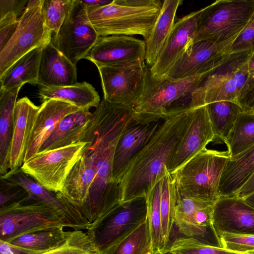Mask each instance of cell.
I'll return each mask as SVG.
<instances>
[{
  "label": "cell",
  "instance_id": "cell-35",
  "mask_svg": "<svg viewBox=\"0 0 254 254\" xmlns=\"http://www.w3.org/2000/svg\"><path fill=\"white\" fill-rule=\"evenodd\" d=\"M176 203L177 191L174 181L166 168L161 180L160 208L163 240L167 250H169L171 244L170 235L174 224Z\"/></svg>",
  "mask_w": 254,
  "mask_h": 254
},
{
  "label": "cell",
  "instance_id": "cell-51",
  "mask_svg": "<svg viewBox=\"0 0 254 254\" xmlns=\"http://www.w3.org/2000/svg\"><path fill=\"white\" fill-rule=\"evenodd\" d=\"M248 64L250 74L254 73V52L252 53Z\"/></svg>",
  "mask_w": 254,
  "mask_h": 254
},
{
  "label": "cell",
  "instance_id": "cell-3",
  "mask_svg": "<svg viewBox=\"0 0 254 254\" xmlns=\"http://www.w3.org/2000/svg\"><path fill=\"white\" fill-rule=\"evenodd\" d=\"M208 73L176 80L157 79L151 75L148 66L142 94L132 107L134 121L149 124L190 108L191 93Z\"/></svg>",
  "mask_w": 254,
  "mask_h": 254
},
{
  "label": "cell",
  "instance_id": "cell-36",
  "mask_svg": "<svg viewBox=\"0 0 254 254\" xmlns=\"http://www.w3.org/2000/svg\"><path fill=\"white\" fill-rule=\"evenodd\" d=\"M225 144L230 157L254 145V113L244 111L239 115Z\"/></svg>",
  "mask_w": 254,
  "mask_h": 254
},
{
  "label": "cell",
  "instance_id": "cell-17",
  "mask_svg": "<svg viewBox=\"0 0 254 254\" xmlns=\"http://www.w3.org/2000/svg\"><path fill=\"white\" fill-rule=\"evenodd\" d=\"M212 224L218 237L224 233L254 235V208L237 196L219 197L213 205Z\"/></svg>",
  "mask_w": 254,
  "mask_h": 254
},
{
  "label": "cell",
  "instance_id": "cell-48",
  "mask_svg": "<svg viewBox=\"0 0 254 254\" xmlns=\"http://www.w3.org/2000/svg\"><path fill=\"white\" fill-rule=\"evenodd\" d=\"M18 21L14 23L0 26V51L7 44L15 33Z\"/></svg>",
  "mask_w": 254,
  "mask_h": 254
},
{
  "label": "cell",
  "instance_id": "cell-25",
  "mask_svg": "<svg viewBox=\"0 0 254 254\" xmlns=\"http://www.w3.org/2000/svg\"><path fill=\"white\" fill-rule=\"evenodd\" d=\"M94 178L92 159L82 150L59 193L80 210L86 200Z\"/></svg>",
  "mask_w": 254,
  "mask_h": 254
},
{
  "label": "cell",
  "instance_id": "cell-39",
  "mask_svg": "<svg viewBox=\"0 0 254 254\" xmlns=\"http://www.w3.org/2000/svg\"><path fill=\"white\" fill-rule=\"evenodd\" d=\"M169 251L172 254H254L233 252L223 248L205 244L193 237H180L171 243Z\"/></svg>",
  "mask_w": 254,
  "mask_h": 254
},
{
  "label": "cell",
  "instance_id": "cell-24",
  "mask_svg": "<svg viewBox=\"0 0 254 254\" xmlns=\"http://www.w3.org/2000/svg\"><path fill=\"white\" fill-rule=\"evenodd\" d=\"M254 174V145L227 161L220 179V197L236 196Z\"/></svg>",
  "mask_w": 254,
  "mask_h": 254
},
{
  "label": "cell",
  "instance_id": "cell-12",
  "mask_svg": "<svg viewBox=\"0 0 254 254\" xmlns=\"http://www.w3.org/2000/svg\"><path fill=\"white\" fill-rule=\"evenodd\" d=\"M97 67L101 78L103 99L111 103L132 107L144 89L148 67L145 62Z\"/></svg>",
  "mask_w": 254,
  "mask_h": 254
},
{
  "label": "cell",
  "instance_id": "cell-2",
  "mask_svg": "<svg viewBox=\"0 0 254 254\" xmlns=\"http://www.w3.org/2000/svg\"><path fill=\"white\" fill-rule=\"evenodd\" d=\"M192 110L188 108L164 120L132 160L119 182L122 203L141 197L146 199L162 179L189 125Z\"/></svg>",
  "mask_w": 254,
  "mask_h": 254
},
{
  "label": "cell",
  "instance_id": "cell-53",
  "mask_svg": "<svg viewBox=\"0 0 254 254\" xmlns=\"http://www.w3.org/2000/svg\"><path fill=\"white\" fill-rule=\"evenodd\" d=\"M171 254V253H170V252L169 251L167 252L166 253H164V254H160V253H156V254H155V253H150V254Z\"/></svg>",
  "mask_w": 254,
  "mask_h": 254
},
{
  "label": "cell",
  "instance_id": "cell-28",
  "mask_svg": "<svg viewBox=\"0 0 254 254\" xmlns=\"http://www.w3.org/2000/svg\"><path fill=\"white\" fill-rule=\"evenodd\" d=\"M22 86L8 90L0 89V173L8 171V156L12 131L14 111Z\"/></svg>",
  "mask_w": 254,
  "mask_h": 254
},
{
  "label": "cell",
  "instance_id": "cell-47",
  "mask_svg": "<svg viewBox=\"0 0 254 254\" xmlns=\"http://www.w3.org/2000/svg\"><path fill=\"white\" fill-rule=\"evenodd\" d=\"M43 253L44 252L23 248L0 240V254H41Z\"/></svg>",
  "mask_w": 254,
  "mask_h": 254
},
{
  "label": "cell",
  "instance_id": "cell-31",
  "mask_svg": "<svg viewBox=\"0 0 254 254\" xmlns=\"http://www.w3.org/2000/svg\"><path fill=\"white\" fill-rule=\"evenodd\" d=\"M64 227L57 226L34 231L19 235L8 242L23 248L46 252L62 246L69 238L72 231H64Z\"/></svg>",
  "mask_w": 254,
  "mask_h": 254
},
{
  "label": "cell",
  "instance_id": "cell-38",
  "mask_svg": "<svg viewBox=\"0 0 254 254\" xmlns=\"http://www.w3.org/2000/svg\"><path fill=\"white\" fill-rule=\"evenodd\" d=\"M215 202L192 197H180L177 195L174 223L179 232L188 237L194 238L193 218L200 209Z\"/></svg>",
  "mask_w": 254,
  "mask_h": 254
},
{
  "label": "cell",
  "instance_id": "cell-10",
  "mask_svg": "<svg viewBox=\"0 0 254 254\" xmlns=\"http://www.w3.org/2000/svg\"><path fill=\"white\" fill-rule=\"evenodd\" d=\"M145 198L122 203L86 232L99 254L128 235L147 218Z\"/></svg>",
  "mask_w": 254,
  "mask_h": 254
},
{
  "label": "cell",
  "instance_id": "cell-23",
  "mask_svg": "<svg viewBox=\"0 0 254 254\" xmlns=\"http://www.w3.org/2000/svg\"><path fill=\"white\" fill-rule=\"evenodd\" d=\"M93 117L88 109L66 116L43 144L39 152L63 148L82 142V138Z\"/></svg>",
  "mask_w": 254,
  "mask_h": 254
},
{
  "label": "cell",
  "instance_id": "cell-19",
  "mask_svg": "<svg viewBox=\"0 0 254 254\" xmlns=\"http://www.w3.org/2000/svg\"><path fill=\"white\" fill-rule=\"evenodd\" d=\"M162 123L159 121L140 124L134 121L122 133L116 144L113 164V177L119 184L129 164L149 141Z\"/></svg>",
  "mask_w": 254,
  "mask_h": 254
},
{
  "label": "cell",
  "instance_id": "cell-41",
  "mask_svg": "<svg viewBox=\"0 0 254 254\" xmlns=\"http://www.w3.org/2000/svg\"><path fill=\"white\" fill-rule=\"evenodd\" d=\"M41 254H100L86 233L74 230L62 246Z\"/></svg>",
  "mask_w": 254,
  "mask_h": 254
},
{
  "label": "cell",
  "instance_id": "cell-42",
  "mask_svg": "<svg viewBox=\"0 0 254 254\" xmlns=\"http://www.w3.org/2000/svg\"><path fill=\"white\" fill-rule=\"evenodd\" d=\"M222 248L237 253L254 254V235L224 233L219 236Z\"/></svg>",
  "mask_w": 254,
  "mask_h": 254
},
{
  "label": "cell",
  "instance_id": "cell-5",
  "mask_svg": "<svg viewBox=\"0 0 254 254\" xmlns=\"http://www.w3.org/2000/svg\"><path fill=\"white\" fill-rule=\"evenodd\" d=\"M230 158L227 151L205 148L173 173H170L174 181L177 196L215 202L220 197L221 175Z\"/></svg>",
  "mask_w": 254,
  "mask_h": 254
},
{
  "label": "cell",
  "instance_id": "cell-54",
  "mask_svg": "<svg viewBox=\"0 0 254 254\" xmlns=\"http://www.w3.org/2000/svg\"><path fill=\"white\" fill-rule=\"evenodd\" d=\"M251 113H254V111L253 112H251Z\"/></svg>",
  "mask_w": 254,
  "mask_h": 254
},
{
  "label": "cell",
  "instance_id": "cell-22",
  "mask_svg": "<svg viewBox=\"0 0 254 254\" xmlns=\"http://www.w3.org/2000/svg\"><path fill=\"white\" fill-rule=\"evenodd\" d=\"M76 83V65L56 49L52 42L43 47L38 84L49 87L69 86Z\"/></svg>",
  "mask_w": 254,
  "mask_h": 254
},
{
  "label": "cell",
  "instance_id": "cell-40",
  "mask_svg": "<svg viewBox=\"0 0 254 254\" xmlns=\"http://www.w3.org/2000/svg\"><path fill=\"white\" fill-rule=\"evenodd\" d=\"M74 0H43L42 13L47 28L56 34L71 9Z\"/></svg>",
  "mask_w": 254,
  "mask_h": 254
},
{
  "label": "cell",
  "instance_id": "cell-34",
  "mask_svg": "<svg viewBox=\"0 0 254 254\" xmlns=\"http://www.w3.org/2000/svg\"><path fill=\"white\" fill-rule=\"evenodd\" d=\"M252 53L245 51L230 54L220 65L206 75L191 93L190 101L217 83L235 75L248 62Z\"/></svg>",
  "mask_w": 254,
  "mask_h": 254
},
{
  "label": "cell",
  "instance_id": "cell-11",
  "mask_svg": "<svg viewBox=\"0 0 254 254\" xmlns=\"http://www.w3.org/2000/svg\"><path fill=\"white\" fill-rule=\"evenodd\" d=\"M100 36L90 23L86 7L74 0L64 23L51 42L75 65L84 59Z\"/></svg>",
  "mask_w": 254,
  "mask_h": 254
},
{
  "label": "cell",
  "instance_id": "cell-29",
  "mask_svg": "<svg viewBox=\"0 0 254 254\" xmlns=\"http://www.w3.org/2000/svg\"><path fill=\"white\" fill-rule=\"evenodd\" d=\"M248 63L235 75L217 83L191 100L189 107L195 108L223 101L237 103L240 92L250 75Z\"/></svg>",
  "mask_w": 254,
  "mask_h": 254
},
{
  "label": "cell",
  "instance_id": "cell-18",
  "mask_svg": "<svg viewBox=\"0 0 254 254\" xmlns=\"http://www.w3.org/2000/svg\"><path fill=\"white\" fill-rule=\"evenodd\" d=\"M204 8L192 12L175 23L156 62L149 67L153 77L157 79L163 77L174 62L192 44L197 21Z\"/></svg>",
  "mask_w": 254,
  "mask_h": 254
},
{
  "label": "cell",
  "instance_id": "cell-37",
  "mask_svg": "<svg viewBox=\"0 0 254 254\" xmlns=\"http://www.w3.org/2000/svg\"><path fill=\"white\" fill-rule=\"evenodd\" d=\"M161 180L153 187L146 199L147 218L151 238L152 253L155 254H164L169 251L167 250L165 247L162 236L160 208Z\"/></svg>",
  "mask_w": 254,
  "mask_h": 254
},
{
  "label": "cell",
  "instance_id": "cell-13",
  "mask_svg": "<svg viewBox=\"0 0 254 254\" xmlns=\"http://www.w3.org/2000/svg\"><path fill=\"white\" fill-rule=\"evenodd\" d=\"M232 43L216 44L208 40L190 45L163 77L176 80L209 72L232 53Z\"/></svg>",
  "mask_w": 254,
  "mask_h": 254
},
{
  "label": "cell",
  "instance_id": "cell-16",
  "mask_svg": "<svg viewBox=\"0 0 254 254\" xmlns=\"http://www.w3.org/2000/svg\"><path fill=\"white\" fill-rule=\"evenodd\" d=\"M215 139L205 105L193 108L190 122L168 168L171 174Z\"/></svg>",
  "mask_w": 254,
  "mask_h": 254
},
{
  "label": "cell",
  "instance_id": "cell-26",
  "mask_svg": "<svg viewBox=\"0 0 254 254\" xmlns=\"http://www.w3.org/2000/svg\"><path fill=\"white\" fill-rule=\"evenodd\" d=\"M181 0H165L151 35L145 41V63L151 67L156 62L164 48L175 24V18Z\"/></svg>",
  "mask_w": 254,
  "mask_h": 254
},
{
  "label": "cell",
  "instance_id": "cell-14",
  "mask_svg": "<svg viewBox=\"0 0 254 254\" xmlns=\"http://www.w3.org/2000/svg\"><path fill=\"white\" fill-rule=\"evenodd\" d=\"M0 178L21 186L32 199L43 203L52 208L65 224L74 230H87L90 223L79 208L71 203L59 192L49 190L20 168L9 170Z\"/></svg>",
  "mask_w": 254,
  "mask_h": 254
},
{
  "label": "cell",
  "instance_id": "cell-20",
  "mask_svg": "<svg viewBox=\"0 0 254 254\" xmlns=\"http://www.w3.org/2000/svg\"><path fill=\"white\" fill-rule=\"evenodd\" d=\"M79 110L76 106L62 100L50 99L43 102L33 124L24 162L39 153L43 144L63 119Z\"/></svg>",
  "mask_w": 254,
  "mask_h": 254
},
{
  "label": "cell",
  "instance_id": "cell-44",
  "mask_svg": "<svg viewBox=\"0 0 254 254\" xmlns=\"http://www.w3.org/2000/svg\"><path fill=\"white\" fill-rule=\"evenodd\" d=\"M232 53L254 52V12L247 25L233 42Z\"/></svg>",
  "mask_w": 254,
  "mask_h": 254
},
{
  "label": "cell",
  "instance_id": "cell-15",
  "mask_svg": "<svg viewBox=\"0 0 254 254\" xmlns=\"http://www.w3.org/2000/svg\"><path fill=\"white\" fill-rule=\"evenodd\" d=\"M144 41L131 36H100L85 56V59L98 66H120L145 62Z\"/></svg>",
  "mask_w": 254,
  "mask_h": 254
},
{
  "label": "cell",
  "instance_id": "cell-7",
  "mask_svg": "<svg viewBox=\"0 0 254 254\" xmlns=\"http://www.w3.org/2000/svg\"><path fill=\"white\" fill-rule=\"evenodd\" d=\"M42 2L43 0L28 1L18 19L15 33L0 51V78L25 55L51 42L52 32L45 23L41 10Z\"/></svg>",
  "mask_w": 254,
  "mask_h": 254
},
{
  "label": "cell",
  "instance_id": "cell-8",
  "mask_svg": "<svg viewBox=\"0 0 254 254\" xmlns=\"http://www.w3.org/2000/svg\"><path fill=\"white\" fill-rule=\"evenodd\" d=\"M85 144V142H82L39 152L24 162L20 168L49 190L55 193L61 192Z\"/></svg>",
  "mask_w": 254,
  "mask_h": 254
},
{
  "label": "cell",
  "instance_id": "cell-4",
  "mask_svg": "<svg viewBox=\"0 0 254 254\" xmlns=\"http://www.w3.org/2000/svg\"><path fill=\"white\" fill-rule=\"evenodd\" d=\"M159 0H113L112 3L86 8L89 20L99 36L139 35L150 37L160 13Z\"/></svg>",
  "mask_w": 254,
  "mask_h": 254
},
{
  "label": "cell",
  "instance_id": "cell-9",
  "mask_svg": "<svg viewBox=\"0 0 254 254\" xmlns=\"http://www.w3.org/2000/svg\"><path fill=\"white\" fill-rule=\"evenodd\" d=\"M57 226L66 227L52 208L30 197L0 208V240L8 242L22 234Z\"/></svg>",
  "mask_w": 254,
  "mask_h": 254
},
{
  "label": "cell",
  "instance_id": "cell-1",
  "mask_svg": "<svg viewBox=\"0 0 254 254\" xmlns=\"http://www.w3.org/2000/svg\"><path fill=\"white\" fill-rule=\"evenodd\" d=\"M82 138L83 151L92 159L95 178L88 197L80 209L91 226L122 203L119 184L113 177V164L118 140L134 122L132 107L110 103L104 99Z\"/></svg>",
  "mask_w": 254,
  "mask_h": 254
},
{
  "label": "cell",
  "instance_id": "cell-33",
  "mask_svg": "<svg viewBox=\"0 0 254 254\" xmlns=\"http://www.w3.org/2000/svg\"><path fill=\"white\" fill-rule=\"evenodd\" d=\"M152 243L147 218L132 232L104 250L100 254H149Z\"/></svg>",
  "mask_w": 254,
  "mask_h": 254
},
{
  "label": "cell",
  "instance_id": "cell-27",
  "mask_svg": "<svg viewBox=\"0 0 254 254\" xmlns=\"http://www.w3.org/2000/svg\"><path fill=\"white\" fill-rule=\"evenodd\" d=\"M38 94L43 102L57 99L70 103L80 109L96 108L101 102L98 92L85 81L66 86L42 87Z\"/></svg>",
  "mask_w": 254,
  "mask_h": 254
},
{
  "label": "cell",
  "instance_id": "cell-50",
  "mask_svg": "<svg viewBox=\"0 0 254 254\" xmlns=\"http://www.w3.org/2000/svg\"><path fill=\"white\" fill-rule=\"evenodd\" d=\"M80 2L86 8H96L101 7L112 3L113 0H80Z\"/></svg>",
  "mask_w": 254,
  "mask_h": 254
},
{
  "label": "cell",
  "instance_id": "cell-6",
  "mask_svg": "<svg viewBox=\"0 0 254 254\" xmlns=\"http://www.w3.org/2000/svg\"><path fill=\"white\" fill-rule=\"evenodd\" d=\"M254 12V0H217L205 7L197 21L192 44L208 40L233 42Z\"/></svg>",
  "mask_w": 254,
  "mask_h": 254
},
{
  "label": "cell",
  "instance_id": "cell-32",
  "mask_svg": "<svg viewBox=\"0 0 254 254\" xmlns=\"http://www.w3.org/2000/svg\"><path fill=\"white\" fill-rule=\"evenodd\" d=\"M205 106L215 139L219 138L225 143L239 115L244 112L243 109L238 103L228 101L213 102Z\"/></svg>",
  "mask_w": 254,
  "mask_h": 254
},
{
  "label": "cell",
  "instance_id": "cell-46",
  "mask_svg": "<svg viewBox=\"0 0 254 254\" xmlns=\"http://www.w3.org/2000/svg\"><path fill=\"white\" fill-rule=\"evenodd\" d=\"M29 0H0V18L7 13H13L17 17L22 15Z\"/></svg>",
  "mask_w": 254,
  "mask_h": 254
},
{
  "label": "cell",
  "instance_id": "cell-52",
  "mask_svg": "<svg viewBox=\"0 0 254 254\" xmlns=\"http://www.w3.org/2000/svg\"><path fill=\"white\" fill-rule=\"evenodd\" d=\"M248 204L254 208V192L243 198Z\"/></svg>",
  "mask_w": 254,
  "mask_h": 254
},
{
  "label": "cell",
  "instance_id": "cell-21",
  "mask_svg": "<svg viewBox=\"0 0 254 254\" xmlns=\"http://www.w3.org/2000/svg\"><path fill=\"white\" fill-rule=\"evenodd\" d=\"M39 108L27 97L16 102L8 156L9 170L20 168L24 163L27 145Z\"/></svg>",
  "mask_w": 254,
  "mask_h": 254
},
{
  "label": "cell",
  "instance_id": "cell-30",
  "mask_svg": "<svg viewBox=\"0 0 254 254\" xmlns=\"http://www.w3.org/2000/svg\"><path fill=\"white\" fill-rule=\"evenodd\" d=\"M42 49H35L16 62L0 78V89L8 90L27 83L38 84Z\"/></svg>",
  "mask_w": 254,
  "mask_h": 254
},
{
  "label": "cell",
  "instance_id": "cell-45",
  "mask_svg": "<svg viewBox=\"0 0 254 254\" xmlns=\"http://www.w3.org/2000/svg\"><path fill=\"white\" fill-rule=\"evenodd\" d=\"M237 103L244 112H252L254 111V73L249 75L240 92Z\"/></svg>",
  "mask_w": 254,
  "mask_h": 254
},
{
  "label": "cell",
  "instance_id": "cell-43",
  "mask_svg": "<svg viewBox=\"0 0 254 254\" xmlns=\"http://www.w3.org/2000/svg\"><path fill=\"white\" fill-rule=\"evenodd\" d=\"M29 196L20 186L0 178V208L27 201Z\"/></svg>",
  "mask_w": 254,
  "mask_h": 254
},
{
  "label": "cell",
  "instance_id": "cell-49",
  "mask_svg": "<svg viewBox=\"0 0 254 254\" xmlns=\"http://www.w3.org/2000/svg\"><path fill=\"white\" fill-rule=\"evenodd\" d=\"M254 192V174L247 183L240 189L237 196L244 198Z\"/></svg>",
  "mask_w": 254,
  "mask_h": 254
}]
</instances>
